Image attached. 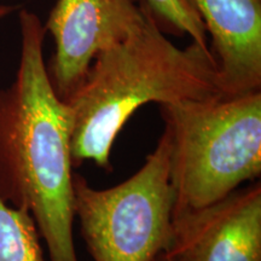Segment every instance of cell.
<instances>
[{
    "label": "cell",
    "mask_w": 261,
    "mask_h": 261,
    "mask_svg": "<svg viewBox=\"0 0 261 261\" xmlns=\"http://www.w3.org/2000/svg\"><path fill=\"white\" fill-rule=\"evenodd\" d=\"M21 57L0 89V197L37 224L48 261H79L74 244V166L69 106L55 92L44 61L46 29L19 11Z\"/></svg>",
    "instance_id": "obj_1"
},
{
    "label": "cell",
    "mask_w": 261,
    "mask_h": 261,
    "mask_svg": "<svg viewBox=\"0 0 261 261\" xmlns=\"http://www.w3.org/2000/svg\"><path fill=\"white\" fill-rule=\"evenodd\" d=\"M218 97L225 96L211 50L195 42L178 47L144 5L136 27L94 58L67 100L74 168L90 161L112 171L110 154L117 136L145 104Z\"/></svg>",
    "instance_id": "obj_2"
},
{
    "label": "cell",
    "mask_w": 261,
    "mask_h": 261,
    "mask_svg": "<svg viewBox=\"0 0 261 261\" xmlns=\"http://www.w3.org/2000/svg\"><path fill=\"white\" fill-rule=\"evenodd\" d=\"M173 215L221 200L261 175V91L162 104Z\"/></svg>",
    "instance_id": "obj_3"
},
{
    "label": "cell",
    "mask_w": 261,
    "mask_h": 261,
    "mask_svg": "<svg viewBox=\"0 0 261 261\" xmlns=\"http://www.w3.org/2000/svg\"><path fill=\"white\" fill-rule=\"evenodd\" d=\"M169 133L125 181L94 189L74 173V213L94 261H154L173 242Z\"/></svg>",
    "instance_id": "obj_4"
},
{
    "label": "cell",
    "mask_w": 261,
    "mask_h": 261,
    "mask_svg": "<svg viewBox=\"0 0 261 261\" xmlns=\"http://www.w3.org/2000/svg\"><path fill=\"white\" fill-rule=\"evenodd\" d=\"M144 5L136 0H57L45 29L55 41L47 73L57 96L67 102L100 52L129 34Z\"/></svg>",
    "instance_id": "obj_5"
},
{
    "label": "cell",
    "mask_w": 261,
    "mask_h": 261,
    "mask_svg": "<svg viewBox=\"0 0 261 261\" xmlns=\"http://www.w3.org/2000/svg\"><path fill=\"white\" fill-rule=\"evenodd\" d=\"M167 253L182 261H261L260 181L200 210L173 215Z\"/></svg>",
    "instance_id": "obj_6"
},
{
    "label": "cell",
    "mask_w": 261,
    "mask_h": 261,
    "mask_svg": "<svg viewBox=\"0 0 261 261\" xmlns=\"http://www.w3.org/2000/svg\"><path fill=\"white\" fill-rule=\"evenodd\" d=\"M207 29L225 97L261 91V0H187Z\"/></svg>",
    "instance_id": "obj_7"
},
{
    "label": "cell",
    "mask_w": 261,
    "mask_h": 261,
    "mask_svg": "<svg viewBox=\"0 0 261 261\" xmlns=\"http://www.w3.org/2000/svg\"><path fill=\"white\" fill-rule=\"evenodd\" d=\"M37 224L0 197V261H46Z\"/></svg>",
    "instance_id": "obj_8"
},
{
    "label": "cell",
    "mask_w": 261,
    "mask_h": 261,
    "mask_svg": "<svg viewBox=\"0 0 261 261\" xmlns=\"http://www.w3.org/2000/svg\"><path fill=\"white\" fill-rule=\"evenodd\" d=\"M160 27L175 35L188 34L192 42L210 50L203 22L187 0H142Z\"/></svg>",
    "instance_id": "obj_9"
},
{
    "label": "cell",
    "mask_w": 261,
    "mask_h": 261,
    "mask_svg": "<svg viewBox=\"0 0 261 261\" xmlns=\"http://www.w3.org/2000/svg\"><path fill=\"white\" fill-rule=\"evenodd\" d=\"M154 261H182V260L179 259L177 256L172 255V254L169 253H161L156 256V259Z\"/></svg>",
    "instance_id": "obj_10"
},
{
    "label": "cell",
    "mask_w": 261,
    "mask_h": 261,
    "mask_svg": "<svg viewBox=\"0 0 261 261\" xmlns=\"http://www.w3.org/2000/svg\"><path fill=\"white\" fill-rule=\"evenodd\" d=\"M15 9H16L15 6H11V5H0V19H3L8 15L11 14Z\"/></svg>",
    "instance_id": "obj_11"
}]
</instances>
